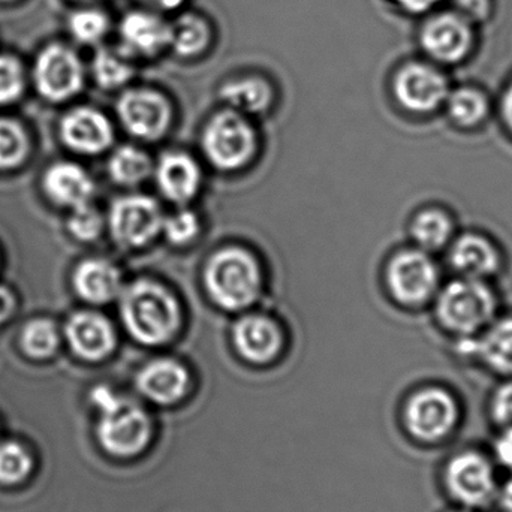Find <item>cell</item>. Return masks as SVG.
Masks as SVG:
<instances>
[{"mask_svg":"<svg viewBox=\"0 0 512 512\" xmlns=\"http://www.w3.org/2000/svg\"><path fill=\"white\" fill-rule=\"evenodd\" d=\"M120 319L135 342L162 346L182 328V306L173 291L153 279H137L119 297Z\"/></svg>","mask_w":512,"mask_h":512,"instance_id":"obj_1","label":"cell"},{"mask_svg":"<svg viewBox=\"0 0 512 512\" xmlns=\"http://www.w3.org/2000/svg\"><path fill=\"white\" fill-rule=\"evenodd\" d=\"M92 403L98 411L96 436L105 453L131 459L146 450L152 439L150 415L137 403L107 387L93 390Z\"/></svg>","mask_w":512,"mask_h":512,"instance_id":"obj_2","label":"cell"},{"mask_svg":"<svg viewBox=\"0 0 512 512\" xmlns=\"http://www.w3.org/2000/svg\"><path fill=\"white\" fill-rule=\"evenodd\" d=\"M261 264L256 256L239 246L221 249L210 256L204 268V286L221 309L242 312L261 295Z\"/></svg>","mask_w":512,"mask_h":512,"instance_id":"obj_3","label":"cell"},{"mask_svg":"<svg viewBox=\"0 0 512 512\" xmlns=\"http://www.w3.org/2000/svg\"><path fill=\"white\" fill-rule=\"evenodd\" d=\"M496 297L483 280L459 277L441 289L436 298V316L451 333L475 337L493 322Z\"/></svg>","mask_w":512,"mask_h":512,"instance_id":"obj_4","label":"cell"},{"mask_svg":"<svg viewBox=\"0 0 512 512\" xmlns=\"http://www.w3.org/2000/svg\"><path fill=\"white\" fill-rule=\"evenodd\" d=\"M201 144L213 167L221 171H237L254 158L255 129L249 117L224 108L207 122Z\"/></svg>","mask_w":512,"mask_h":512,"instance_id":"obj_5","label":"cell"},{"mask_svg":"<svg viewBox=\"0 0 512 512\" xmlns=\"http://www.w3.org/2000/svg\"><path fill=\"white\" fill-rule=\"evenodd\" d=\"M448 495L468 510H481L495 504L498 492L495 462L478 451H462L448 460L444 471Z\"/></svg>","mask_w":512,"mask_h":512,"instance_id":"obj_6","label":"cell"},{"mask_svg":"<svg viewBox=\"0 0 512 512\" xmlns=\"http://www.w3.org/2000/svg\"><path fill=\"white\" fill-rule=\"evenodd\" d=\"M403 418L412 438L423 444H438L459 426V403L444 388H423L408 400Z\"/></svg>","mask_w":512,"mask_h":512,"instance_id":"obj_7","label":"cell"},{"mask_svg":"<svg viewBox=\"0 0 512 512\" xmlns=\"http://www.w3.org/2000/svg\"><path fill=\"white\" fill-rule=\"evenodd\" d=\"M116 113L123 128L140 140L164 137L173 122V105L167 95L146 86L123 89L116 102Z\"/></svg>","mask_w":512,"mask_h":512,"instance_id":"obj_8","label":"cell"},{"mask_svg":"<svg viewBox=\"0 0 512 512\" xmlns=\"http://www.w3.org/2000/svg\"><path fill=\"white\" fill-rule=\"evenodd\" d=\"M164 218L161 206L152 197L125 195L111 204L108 228L117 245L141 249L161 234Z\"/></svg>","mask_w":512,"mask_h":512,"instance_id":"obj_9","label":"cell"},{"mask_svg":"<svg viewBox=\"0 0 512 512\" xmlns=\"http://www.w3.org/2000/svg\"><path fill=\"white\" fill-rule=\"evenodd\" d=\"M385 279L394 300L405 306H420L438 291L439 270L427 252L406 249L390 259Z\"/></svg>","mask_w":512,"mask_h":512,"instance_id":"obj_10","label":"cell"},{"mask_svg":"<svg viewBox=\"0 0 512 512\" xmlns=\"http://www.w3.org/2000/svg\"><path fill=\"white\" fill-rule=\"evenodd\" d=\"M117 47L134 62H150L170 50V17L137 8L125 12L116 26Z\"/></svg>","mask_w":512,"mask_h":512,"instance_id":"obj_11","label":"cell"},{"mask_svg":"<svg viewBox=\"0 0 512 512\" xmlns=\"http://www.w3.org/2000/svg\"><path fill=\"white\" fill-rule=\"evenodd\" d=\"M33 75L39 93L50 101L59 102L81 92L86 69L72 48L51 44L39 53Z\"/></svg>","mask_w":512,"mask_h":512,"instance_id":"obj_12","label":"cell"},{"mask_svg":"<svg viewBox=\"0 0 512 512\" xmlns=\"http://www.w3.org/2000/svg\"><path fill=\"white\" fill-rule=\"evenodd\" d=\"M393 92L400 107L412 113H432L450 95L447 77L427 63H408L394 77Z\"/></svg>","mask_w":512,"mask_h":512,"instance_id":"obj_13","label":"cell"},{"mask_svg":"<svg viewBox=\"0 0 512 512\" xmlns=\"http://www.w3.org/2000/svg\"><path fill=\"white\" fill-rule=\"evenodd\" d=\"M471 24L457 11L433 15L421 29V47L436 62H460L468 56L474 44Z\"/></svg>","mask_w":512,"mask_h":512,"instance_id":"obj_14","label":"cell"},{"mask_svg":"<svg viewBox=\"0 0 512 512\" xmlns=\"http://www.w3.org/2000/svg\"><path fill=\"white\" fill-rule=\"evenodd\" d=\"M65 336L75 355L92 363L110 357L117 343L113 324L101 313L89 310L69 316Z\"/></svg>","mask_w":512,"mask_h":512,"instance_id":"obj_15","label":"cell"},{"mask_svg":"<svg viewBox=\"0 0 512 512\" xmlns=\"http://www.w3.org/2000/svg\"><path fill=\"white\" fill-rule=\"evenodd\" d=\"M135 385L144 399L155 405L170 406L188 394L191 375L174 358H156L138 372Z\"/></svg>","mask_w":512,"mask_h":512,"instance_id":"obj_16","label":"cell"},{"mask_svg":"<svg viewBox=\"0 0 512 512\" xmlns=\"http://www.w3.org/2000/svg\"><path fill=\"white\" fill-rule=\"evenodd\" d=\"M60 137L74 152L98 155L113 144L114 129L102 111L92 107H78L63 117Z\"/></svg>","mask_w":512,"mask_h":512,"instance_id":"obj_17","label":"cell"},{"mask_svg":"<svg viewBox=\"0 0 512 512\" xmlns=\"http://www.w3.org/2000/svg\"><path fill=\"white\" fill-rule=\"evenodd\" d=\"M233 343L243 360L268 364L282 351L283 334L273 319L249 313L234 324Z\"/></svg>","mask_w":512,"mask_h":512,"instance_id":"obj_18","label":"cell"},{"mask_svg":"<svg viewBox=\"0 0 512 512\" xmlns=\"http://www.w3.org/2000/svg\"><path fill=\"white\" fill-rule=\"evenodd\" d=\"M153 174L159 192L177 206L194 200L203 182L200 165L185 152H165L153 167Z\"/></svg>","mask_w":512,"mask_h":512,"instance_id":"obj_19","label":"cell"},{"mask_svg":"<svg viewBox=\"0 0 512 512\" xmlns=\"http://www.w3.org/2000/svg\"><path fill=\"white\" fill-rule=\"evenodd\" d=\"M216 41L212 21L203 12L185 8L170 18V50L182 60H198L206 56Z\"/></svg>","mask_w":512,"mask_h":512,"instance_id":"obj_20","label":"cell"},{"mask_svg":"<svg viewBox=\"0 0 512 512\" xmlns=\"http://www.w3.org/2000/svg\"><path fill=\"white\" fill-rule=\"evenodd\" d=\"M75 291L92 304H107L122 294L123 277L114 262L104 258H90L80 262L72 276Z\"/></svg>","mask_w":512,"mask_h":512,"instance_id":"obj_21","label":"cell"},{"mask_svg":"<svg viewBox=\"0 0 512 512\" xmlns=\"http://www.w3.org/2000/svg\"><path fill=\"white\" fill-rule=\"evenodd\" d=\"M448 258L460 277L469 279H487L495 276L501 267L498 249L489 239L478 234H463L454 240Z\"/></svg>","mask_w":512,"mask_h":512,"instance_id":"obj_22","label":"cell"},{"mask_svg":"<svg viewBox=\"0 0 512 512\" xmlns=\"http://www.w3.org/2000/svg\"><path fill=\"white\" fill-rule=\"evenodd\" d=\"M44 189L54 203L77 209L92 203L95 183L86 170L72 162H57L44 176Z\"/></svg>","mask_w":512,"mask_h":512,"instance_id":"obj_23","label":"cell"},{"mask_svg":"<svg viewBox=\"0 0 512 512\" xmlns=\"http://www.w3.org/2000/svg\"><path fill=\"white\" fill-rule=\"evenodd\" d=\"M219 98L225 108L243 116H259L267 113L274 102V87L259 74H245L225 81L219 89Z\"/></svg>","mask_w":512,"mask_h":512,"instance_id":"obj_24","label":"cell"},{"mask_svg":"<svg viewBox=\"0 0 512 512\" xmlns=\"http://www.w3.org/2000/svg\"><path fill=\"white\" fill-rule=\"evenodd\" d=\"M92 60V75L99 87L107 90L126 89L137 75V62L117 45H99Z\"/></svg>","mask_w":512,"mask_h":512,"instance_id":"obj_25","label":"cell"},{"mask_svg":"<svg viewBox=\"0 0 512 512\" xmlns=\"http://www.w3.org/2000/svg\"><path fill=\"white\" fill-rule=\"evenodd\" d=\"M477 357L499 375L512 376V316L493 322L477 339Z\"/></svg>","mask_w":512,"mask_h":512,"instance_id":"obj_26","label":"cell"},{"mask_svg":"<svg viewBox=\"0 0 512 512\" xmlns=\"http://www.w3.org/2000/svg\"><path fill=\"white\" fill-rule=\"evenodd\" d=\"M453 222L442 210L427 209L418 213L411 224V237L415 245L427 254L447 248L453 239Z\"/></svg>","mask_w":512,"mask_h":512,"instance_id":"obj_27","label":"cell"},{"mask_svg":"<svg viewBox=\"0 0 512 512\" xmlns=\"http://www.w3.org/2000/svg\"><path fill=\"white\" fill-rule=\"evenodd\" d=\"M153 173V162L144 150L135 146L119 147L108 161V174L122 186L141 185Z\"/></svg>","mask_w":512,"mask_h":512,"instance_id":"obj_28","label":"cell"},{"mask_svg":"<svg viewBox=\"0 0 512 512\" xmlns=\"http://www.w3.org/2000/svg\"><path fill=\"white\" fill-rule=\"evenodd\" d=\"M445 105L451 119L463 128L480 125L490 110L486 95L472 87L450 90Z\"/></svg>","mask_w":512,"mask_h":512,"instance_id":"obj_29","label":"cell"},{"mask_svg":"<svg viewBox=\"0 0 512 512\" xmlns=\"http://www.w3.org/2000/svg\"><path fill=\"white\" fill-rule=\"evenodd\" d=\"M111 23L110 15L104 9L83 8L72 12L68 21L69 33L75 41L83 45H93L99 47L110 35Z\"/></svg>","mask_w":512,"mask_h":512,"instance_id":"obj_30","label":"cell"},{"mask_svg":"<svg viewBox=\"0 0 512 512\" xmlns=\"http://www.w3.org/2000/svg\"><path fill=\"white\" fill-rule=\"evenodd\" d=\"M60 336L54 322L35 319L24 327L21 333V348L35 360L53 357L59 348Z\"/></svg>","mask_w":512,"mask_h":512,"instance_id":"obj_31","label":"cell"},{"mask_svg":"<svg viewBox=\"0 0 512 512\" xmlns=\"http://www.w3.org/2000/svg\"><path fill=\"white\" fill-rule=\"evenodd\" d=\"M29 140L20 123L0 117V170L18 167L26 158Z\"/></svg>","mask_w":512,"mask_h":512,"instance_id":"obj_32","label":"cell"},{"mask_svg":"<svg viewBox=\"0 0 512 512\" xmlns=\"http://www.w3.org/2000/svg\"><path fill=\"white\" fill-rule=\"evenodd\" d=\"M33 459L29 451L17 442L0 444V483L11 486L27 480L32 474Z\"/></svg>","mask_w":512,"mask_h":512,"instance_id":"obj_33","label":"cell"},{"mask_svg":"<svg viewBox=\"0 0 512 512\" xmlns=\"http://www.w3.org/2000/svg\"><path fill=\"white\" fill-rule=\"evenodd\" d=\"M201 224L197 213L188 209L177 210L173 215L165 216L161 234L174 246L188 245L200 234Z\"/></svg>","mask_w":512,"mask_h":512,"instance_id":"obj_34","label":"cell"},{"mask_svg":"<svg viewBox=\"0 0 512 512\" xmlns=\"http://www.w3.org/2000/svg\"><path fill=\"white\" fill-rule=\"evenodd\" d=\"M68 228L72 236L81 242H93L101 236L104 228V218L101 212L92 203L72 209L71 218L68 221Z\"/></svg>","mask_w":512,"mask_h":512,"instance_id":"obj_35","label":"cell"},{"mask_svg":"<svg viewBox=\"0 0 512 512\" xmlns=\"http://www.w3.org/2000/svg\"><path fill=\"white\" fill-rule=\"evenodd\" d=\"M24 90L23 66L15 57L0 56V105L20 98Z\"/></svg>","mask_w":512,"mask_h":512,"instance_id":"obj_36","label":"cell"},{"mask_svg":"<svg viewBox=\"0 0 512 512\" xmlns=\"http://www.w3.org/2000/svg\"><path fill=\"white\" fill-rule=\"evenodd\" d=\"M490 415L499 429L512 427V381L502 384L493 394Z\"/></svg>","mask_w":512,"mask_h":512,"instance_id":"obj_37","label":"cell"},{"mask_svg":"<svg viewBox=\"0 0 512 512\" xmlns=\"http://www.w3.org/2000/svg\"><path fill=\"white\" fill-rule=\"evenodd\" d=\"M493 462L512 474V427H502L493 442Z\"/></svg>","mask_w":512,"mask_h":512,"instance_id":"obj_38","label":"cell"},{"mask_svg":"<svg viewBox=\"0 0 512 512\" xmlns=\"http://www.w3.org/2000/svg\"><path fill=\"white\" fill-rule=\"evenodd\" d=\"M134 2L141 8L150 9L165 17H173L177 12L188 8L189 0H134Z\"/></svg>","mask_w":512,"mask_h":512,"instance_id":"obj_39","label":"cell"},{"mask_svg":"<svg viewBox=\"0 0 512 512\" xmlns=\"http://www.w3.org/2000/svg\"><path fill=\"white\" fill-rule=\"evenodd\" d=\"M457 12L469 21L484 20L490 14L489 0H456Z\"/></svg>","mask_w":512,"mask_h":512,"instance_id":"obj_40","label":"cell"},{"mask_svg":"<svg viewBox=\"0 0 512 512\" xmlns=\"http://www.w3.org/2000/svg\"><path fill=\"white\" fill-rule=\"evenodd\" d=\"M396 5L403 11L411 12V14H421V12L430 11L436 5L441 3V0H394Z\"/></svg>","mask_w":512,"mask_h":512,"instance_id":"obj_41","label":"cell"},{"mask_svg":"<svg viewBox=\"0 0 512 512\" xmlns=\"http://www.w3.org/2000/svg\"><path fill=\"white\" fill-rule=\"evenodd\" d=\"M495 504L501 512H512V474L504 483L499 484Z\"/></svg>","mask_w":512,"mask_h":512,"instance_id":"obj_42","label":"cell"},{"mask_svg":"<svg viewBox=\"0 0 512 512\" xmlns=\"http://www.w3.org/2000/svg\"><path fill=\"white\" fill-rule=\"evenodd\" d=\"M15 309V297L6 286H0V324L12 315Z\"/></svg>","mask_w":512,"mask_h":512,"instance_id":"obj_43","label":"cell"},{"mask_svg":"<svg viewBox=\"0 0 512 512\" xmlns=\"http://www.w3.org/2000/svg\"><path fill=\"white\" fill-rule=\"evenodd\" d=\"M502 117H504L505 125L512 134V81L502 98Z\"/></svg>","mask_w":512,"mask_h":512,"instance_id":"obj_44","label":"cell"},{"mask_svg":"<svg viewBox=\"0 0 512 512\" xmlns=\"http://www.w3.org/2000/svg\"><path fill=\"white\" fill-rule=\"evenodd\" d=\"M448 512H475L474 510H468V508H462L460 507L459 510H453Z\"/></svg>","mask_w":512,"mask_h":512,"instance_id":"obj_45","label":"cell"},{"mask_svg":"<svg viewBox=\"0 0 512 512\" xmlns=\"http://www.w3.org/2000/svg\"><path fill=\"white\" fill-rule=\"evenodd\" d=\"M81 2H99V0H81Z\"/></svg>","mask_w":512,"mask_h":512,"instance_id":"obj_46","label":"cell"},{"mask_svg":"<svg viewBox=\"0 0 512 512\" xmlns=\"http://www.w3.org/2000/svg\"><path fill=\"white\" fill-rule=\"evenodd\" d=\"M2 2H11V0H2Z\"/></svg>","mask_w":512,"mask_h":512,"instance_id":"obj_47","label":"cell"}]
</instances>
